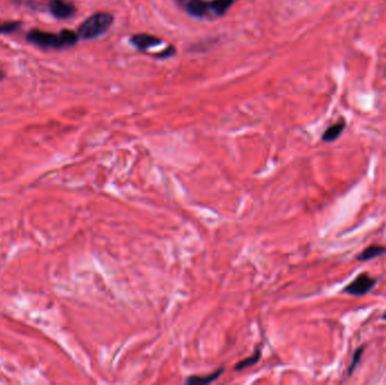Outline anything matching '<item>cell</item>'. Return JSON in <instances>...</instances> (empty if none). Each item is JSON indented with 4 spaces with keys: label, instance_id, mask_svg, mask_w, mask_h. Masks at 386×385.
Wrapping results in <instances>:
<instances>
[{
    "label": "cell",
    "instance_id": "obj_5",
    "mask_svg": "<svg viewBox=\"0 0 386 385\" xmlns=\"http://www.w3.org/2000/svg\"><path fill=\"white\" fill-rule=\"evenodd\" d=\"M130 41L138 50L141 51H145L147 49L162 44V40L156 36L149 35V34H136V35L131 37Z\"/></svg>",
    "mask_w": 386,
    "mask_h": 385
},
{
    "label": "cell",
    "instance_id": "obj_15",
    "mask_svg": "<svg viewBox=\"0 0 386 385\" xmlns=\"http://www.w3.org/2000/svg\"><path fill=\"white\" fill-rule=\"evenodd\" d=\"M4 77H5V75H4V72H3L2 70H0V81H3V80H4Z\"/></svg>",
    "mask_w": 386,
    "mask_h": 385
},
{
    "label": "cell",
    "instance_id": "obj_3",
    "mask_svg": "<svg viewBox=\"0 0 386 385\" xmlns=\"http://www.w3.org/2000/svg\"><path fill=\"white\" fill-rule=\"evenodd\" d=\"M376 284H377V279L370 277L367 274H360L350 284L345 286L343 292L353 296H363L369 293Z\"/></svg>",
    "mask_w": 386,
    "mask_h": 385
},
{
    "label": "cell",
    "instance_id": "obj_2",
    "mask_svg": "<svg viewBox=\"0 0 386 385\" xmlns=\"http://www.w3.org/2000/svg\"><path fill=\"white\" fill-rule=\"evenodd\" d=\"M113 23V16L108 13H96L88 17L78 27V36L84 40H93L105 33Z\"/></svg>",
    "mask_w": 386,
    "mask_h": 385
},
{
    "label": "cell",
    "instance_id": "obj_14",
    "mask_svg": "<svg viewBox=\"0 0 386 385\" xmlns=\"http://www.w3.org/2000/svg\"><path fill=\"white\" fill-rule=\"evenodd\" d=\"M174 53H175L174 48L170 47L167 49V50H164L162 53H157V54H155V56L157 58H168V57H172Z\"/></svg>",
    "mask_w": 386,
    "mask_h": 385
},
{
    "label": "cell",
    "instance_id": "obj_7",
    "mask_svg": "<svg viewBox=\"0 0 386 385\" xmlns=\"http://www.w3.org/2000/svg\"><path fill=\"white\" fill-rule=\"evenodd\" d=\"M210 8V4L206 3L205 0H190L186 4V12L192 16L202 17L208 13Z\"/></svg>",
    "mask_w": 386,
    "mask_h": 385
},
{
    "label": "cell",
    "instance_id": "obj_4",
    "mask_svg": "<svg viewBox=\"0 0 386 385\" xmlns=\"http://www.w3.org/2000/svg\"><path fill=\"white\" fill-rule=\"evenodd\" d=\"M49 7H50L51 14L58 19H67L76 12L75 6L66 0H50Z\"/></svg>",
    "mask_w": 386,
    "mask_h": 385
},
{
    "label": "cell",
    "instance_id": "obj_12",
    "mask_svg": "<svg viewBox=\"0 0 386 385\" xmlns=\"http://www.w3.org/2000/svg\"><path fill=\"white\" fill-rule=\"evenodd\" d=\"M364 352H365L364 345H360V347H358L357 349L355 350V353L353 355V358H351V364H350L349 369H348V375H349V376H350L351 374L354 373L355 368L357 367V365L360 363V360H361V357H363Z\"/></svg>",
    "mask_w": 386,
    "mask_h": 385
},
{
    "label": "cell",
    "instance_id": "obj_6",
    "mask_svg": "<svg viewBox=\"0 0 386 385\" xmlns=\"http://www.w3.org/2000/svg\"><path fill=\"white\" fill-rule=\"evenodd\" d=\"M386 254V248L383 245H378V244H373L369 245L366 248L363 252L357 255L358 261H361V262H365V261H369L373 260L377 256H382Z\"/></svg>",
    "mask_w": 386,
    "mask_h": 385
},
{
    "label": "cell",
    "instance_id": "obj_8",
    "mask_svg": "<svg viewBox=\"0 0 386 385\" xmlns=\"http://www.w3.org/2000/svg\"><path fill=\"white\" fill-rule=\"evenodd\" d=\"M344 128H345V122L343 120L339 121L338 123H335V125L330 126L328 129L324 131L323 136H322V139H323V141L325 142H332L336 140L341 136V133H342V131L344 130Z\"/></svg>",
    "mask_w": 386,
    "mask_h": 385
},
{
    "label": "cell",
    "instance_id": "obj_11",
    "mask_svg": "<svg viewBox=\"0 0 386 385\" xmlns=\"http://www.w3.org/2000/svg\"><path fill=\"white\" fill-rule=\"evenodd\" d=\"M233 3H234V0H212L210 3V8L216 14L224 15L228 11V8L231 6Z\"/></svg>",
    "mask_w": 386,
    "mask_h": 385
},
{
    "label": "cell",
    "instance_id": "obj_10",
    "mask_svg": "<svg viewBox=\"0 0 386 385\" xmlns=\"http://www.w3.org/2000/svg\"><path fill=\"white\" fill-rule=\"evenodd\" d=\"M260 358H261V350H256V352L253 355H252V356L247 357L244 360H241L240 363H237L235 365L234 369H235V371H242V369H244V368L253 366L254 364H256L257 362H259Z\"/></svg>",
    "mask_w": 386,
    "mask_h": 385
},
{
    "label": "cell",
    "instance_id": "obj_9",
    "mask_svg": "<svg viewBox=\"0 0 386 385\" xmlns=\"http://www.w3.org/2000/svg\"><path fill=\"white\" fill-rule=\"evenodd\" d=\"M222 373H224V368H220L212 374L206 375V376H190L186 379V383L187 384H209L211 382L216 381V379L218 378Z\"/></svg>",
    "mask_w": 386,
    "mask_h": 385
},
{
    "label": "cell",
    "instance_id": "obj_16",
    "mask_svg": "<svg viewBox=\"0 0 386 385\" xmlns=\"http://www.w3.org/2000/svg\"><path fill=\"white\" fill-rule=\"evenodd\" d=\"M382 319H383V320H386V311H385V313L383 314V317H382Z\"/></svg>",
    "mask_w": 386,
    "mask_h": 385
},
{
    "label": "cell",
    "instance_id": "obj_1",
    "mask_svg": "<svg viewBox=\"0 0 386 385\" xmlns=\"http://www.w3.org/2000/svg\"><path fill=\"white\" fill-rule=\"evenodd\" d=\"M26 38L29 43L35 44L40 48L61 49L75 46L79 36L70 29H63L59 34H53L33 28L27 33Z\"/></svg>",
    "mask_w": 386,
    "mask_h": 385
},
{
    "label": "cell",
    "instance_id": "obj_13",
    "mask_svg": "<svg viewBox=\"0 0 386 385\" xmlns=\"http://www.w3.org/2000/svg\"><path fill=\"white\" fill-rule=\"evenodd\" d=\"M21 22H5L0 24V34H11L21 27Z\"/></svg>",
    "mask_w": 386,
    "mask_h": 385
}]
</instances>
